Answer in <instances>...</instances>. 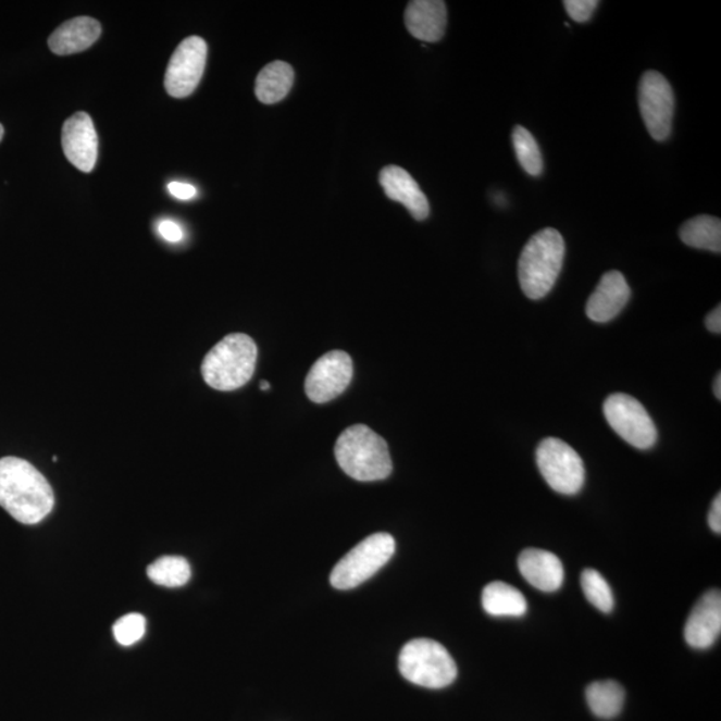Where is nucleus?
I'll use <instances>...</instances> for the list:
<instances>
[{"label": "nucleus", "mask_w": 721, "mask_h": 721, "mask_svg": "<svg viewBox=\"0 0 721 721\" xmlns=\"http://www.w3.org/2000/svg\"><path fill=\"white\" fill-rule=\"evenodd\" d=\"M49 481L30 462L17 457L0 459V507L22 524L40 523L54 509Z\"/></svg>", "instance_id": "nucleus-1"}, {"label": "nucleus", "mask_w": 721, "mask_h": 721, "mask_svg": "<svg viewBox=\"0 0 721 721\" xmlns=\"http://www.w3.org/2000/svg\"><path fill=\"white\" fill-rule=\"evenodd\" d=\"M334 453L339 468L363 483L388 478L393 471L388 443L366 425L357 424L344 431Z\"/></svg>", "instance_id": "nucleus-2"}, {"label": "nucleus", "mask_w": 721, "mask_h": 721, "mask_svg": "<svg viewBox=\"0 0 721 721\" xmlns=\"http://www.w3.org/2000/svg\"><path fill=\"white\" fill-rule=\"evenodd\" d=\"M564 257V238L556 228H543L527 240L519 261L520 286L527 298L542 300L554 289Z\"/></svg>", "instance_id": "nucleus-3"}, {"label": "nucleus", "mask_w": 721, "mask_h": 721, "mask_svg": "<svg viewBox=\"0 0 721 721\" xmlns=\"http://www.w3.org/2000/svg\"><path fill=\"white\" fill-rule=\"evenodd\" d=\"M258 357L253 338L231 334L209 351L202 362L204 383L221 391L243 388L253 377Z\"/></svg>", "instance_id": "nucleus-4"}, {"label": "nucleus", "mask_w": 721, "mask_h": 721, "mask_svg": "<svg viewBox=\"0 0 721 721\" xmlns=\"http://www.w3.org/2000/svg\"><path fill=\"white\" fill-rule=\"evenodd\" d=\"M398 670L420 687L442 689L457 678V666L448 649L432 638H413L401 649Z\"/></svg>", "instance_id": "nucleus-5"}, {"label": "nucleus", "mask_w": 721, "mask_h": 721, "mask_svg": "<svg viewBox=\"0 0 721 721\" xmlns=\"http://www.w3.org/2000/svg\"><path fill=\"white\" fill-rule=\"evenodd\" d=\"M395 552L396 542L389 533H374L337 562L331 583L336 589H353L376 574Z\"/></svg>", "instance_id": "nucleus-6"}, {"label": "nucleus", "mask_w": 721, "mask_h": 721, "mask_svg": "<svg viewBox=\"0 0 721 721\" xmlns=\"http://www.w3.org/2000/svg\"><path fill=\"white\" fill-rule=\"evenodd\" d=\"M537 467L557 494L573 496L583 489L585 467L582 457L560 438L543 439L536 450Z\"/></svg>", "instance_id": "nucleus-7"}, {"label": "nucleus", "mask_w": 721, "mask_h": 721, "mask_svg": "<svg viewBox=\"0 0 721 721\" xmlns=\"http://www.w3.org/2000/svg\"><path fill=\"white\" fill-rule=\"evenodd\" d=\"M604 415L624 442L637 449H650L658 442V430L647 409L636 398L614 393L604 402Z\"/></svg>", "instance_id": "nucleus-8"}, {"label": "nucleus", "mask_w": 721, "mask_h": 721, "mask_svg": "<svg viewBox=\"0 0 721 721\" xmlns=\"http://www.w3.org/2000/svg\"><path fill=\"white\" fill-rule=\"evenodd\" d=\"M638 105L650 137L666 140L672 132L675 97L664 76L658 72H647L638 85Z\"/></svg>", "instance_id": "nucleus-9"}, {"label": "nucleus", "mask_w": 721, "mask_h": 721, "mask_svg": "<svg viewBox=\"0 0 721 721\" xmlns=\"http://www.w3.org/2000/svg\"><path fill=\"white\" fill-rule=\"evenodd\" d=\"M208 45L201 37H189L174 51L165 75L169 96L186 98L196 91L207 67Z\"/></svg>", "instance_id": "nucleus-10"}, {"label": "nucleus", "mask_w": 721, "mask_h": 721, "mask_svg": "<svg viewBox=\"0 0 721 721\" xmlns=\"http://www.w3.org/2000/svg\"><path fill=\"white\" fill-rule=\"evenodd\" d=\"M353 378V361L341 350H333L316 360L304 381V391L315 403L334 400L348 389Z\"/></svg>", "instance_id": "nucleus-11"}, {"label": "nucleus", "mask_w": 721, "mask_h": 721, "mask_svg": "<svg viewBox=\"0 0 721 721\" xmlns=\"http://www.w3.org/2000/svg\"><path fill=\"white\" fill-rule=\"evenodd\" d=\"M64 156L80 172L91 173L98 160V136L91 116L78 111L62 128Z\"/></svg>", "instance_id": "nucleus-12"}, {"label": "nucleus", "mask_w": 721, "mask_h": 721, "mask_svg": "<svg viewBox=\"0 0 721 721\" xmlns=\"http://www.w3.org/2000/svg\"><path fill=\"white\" fill-rule=\"evenodd\" d=\"M721 632V595L712 589L692 609L684 626V638L695 649H708L717 643Z\"/></svg>", "instance_id": "nucleus-13"}, {"label": "nucleus", "mask_w": 721, "mask_h": 721, "mask_svg": "<svg viewBox=\"0 0 721 721\" xmlns=\"http://www.w3.org/2000/svg\"><path fill=\"white\" fill-rule=\"evenodd\" d=\"M631 289L623 274L617 271L602 275L596 290L586 302V315L592 321L606 324L617 319L629 303Z\"/></svg>", "instance_id": "nucleus-14"}, {"label": "nucleus", "mask_w": 721, "mask_h": 721, "mask_svg": "<svg viewBox=\"0 0 721 721\" xmlns=\"http://www.w3.org/2000/svg\"><path fill=\"white\" fill-rule=\"evenodd\" d=\"M380 184L385 195L391 201L400 202L418 221H424L430 215V202L407 170L400 166H386L381 170Z\"/></svg>", "instance_id": "nucleus-15"}, {"label": "nucleus", "mask_w": 721, "mask_h": 721, "mask_svg": "<svg viewBox=\"0 0 721 721\" xmlns=\"http://www.w3.org/2000/svg\"><path fill=\"white\" fill-rule=\"evenodd\" d=\"M519 570L526 582L538 591L556 592L564 584V565L559 557L548 550L525 549L519 557Z\"/></svg>", "instance_id": "nucleus-16"}, {"label": "nucleus", "mask_w": 721, "mask_h": 721, "mask_svg": "<svg viewBox=\"0 0 721 721\" xmlns=\"http://www.w3.org/2000/svg\"><path fill=\"white\" fill-rule=\"evenodd\" d=\"M406 25L414 38L424 42H438L447 30V4L442 0H414L408 4Z\"/></svg>", "instance_id": "nucleus-17"}, {"label": "nucleus", "mask_w": 721, "mask_h": 721, "mask_svg": "<svg viewBox=\"0 0 721 721\" xmlns=\"http://www.w3.org/2000/svg\"><path fill=\"white\" fill-rule=\"evenodd\" d=\"M102 26L90 16H78L63 23L49 38V47L57 55H72L85 51L97 42Z\"/></svg>", "instance_id": "nucleus-18"}, {"label": "nucleus", "mask_w": 721, "mask_h": 721, "mask_svg": "<svg viewBox=\"0 0 721 721\" xmlns=\"http://www.w3.org/2000/svg\"><path fill=\"white\" fill-rule=\"evenodd\" d=\"M481 601L484 611L495 618H523L527 611L525 596L502 582L486 585Z\"/></svg>", "instance_id": "nucleus-19"}, {"label": "nucleus", "mask_w": 721, "mask_h": 721, "mask_svg": "<svg viewBox=\"0 0 721 721\" xmlns=\"http://www.w3.org/2000/svg\"><path fill=\"white\" fill-rule=\"evenodd\" d=\"M295 84V70L289 63L275 61L261 70L257 76L256 96L260 102L274 104L291 90Z\"/></svg>", "instance_id": "nucleus-20"}, {"label": "nucleus", "mask_w": 721, "mask_h": 721, "mask_svg": "<svg viewBox=\"0 0 721 721\" xmlns=\"http://www.w3.org/2000/svg\"><path fill=\"white\" fill-rule=\"evenodd\" d=\"M680 238L691 248L709 250L720 253L721 222L717 216H695L680 227Z\"/></svg>", "instance_id": "nucleus-21"}, {"label": "nucleus", "mask_w": 721, "mask_h": 721, "mask_svg": "<svg viewBox=\"0 0 721 721\" xmlns=\"http://www.w3.org/2000/svg\"><path fill=\"white\" fill-rule=\"evenodd\" d=\"M625 691L618 682H595L586 688V701L591 711L601 719H613L623 709Z\"/></svg>", "instance_id": "nucleus-22"}, {"label": "nucleus", "mask_w": 721, "mask_h": 721, "mask_svg": "<svg viewBox=\"0 0 721 721\" xmlns=\"http://www.w3.org/2000/svg\"><path fill=\"white\" fill-rule=\"evenodd\" d=\"M148 576L152 583L175 588L189 583L191 568L184 557L165 556L149 565Z\"/></svg>", "instance_id": "nucleus-23"}, {"label": "nucleus", "mask_w": 721, "mask_h": 721, "mask_svg": "<svg viewBox=\"0 0 721 721\" xmlns=\"http://www.w3.org/2000/svg\"><path fill=\"white\" fill-rule=\"evenodd\" d=\"M512 140L515 156H518L520 166L524 169V172L532 175V177L540 175L544 161L535 137L525 127L515 126Z\"/></svg>", "instance_id": "nucleus-24"}, {"label": "nucleus", "mask_w": 721, "mask_h": 721, "mask_svg": "<svg viewBox=\"0 0 721 721\" xmlns=\"http://www.w3.org/2000/svg\"><path fill=\"white\" fill-rule=\"evenodd\" d=\"M582 588L586 600L592 606L604 613H611L614 607V599L611 586L601 573L595 570H585L582 573Z\"/></svg>", "instance_id": "nucleus-25"}, {"label": "nucleus", "mask_w": 721, "mask_h": 721, "mask_svg": "<svg viewBox=\"0 0 721 721\" xmlns=\"http://www.w3.org/2000/svg\"><path fill=\"white\" fill-rule=\"evenodd\" d=\"M113 633L121 646L130 647L145 636L146 619L139 613L125 614L114 624Z\"/></svg>", "instance_id": "nucleus-26"}, {"label": "nucleus", "mask_w": 721, "mask_h": 721, "mask_svg": "<svg viewBox=\"0 0 721 721\" xmlns=\"http://www.w3.org/2000/svg\"><path fill=\"white\" fill-rule=\"evenodd\" d=\"M567 13L573 21L579 23L588 22L594 15L599 2L597 0H567L564 2Z\"/></svg>", "instance_id": "nucleus-27"}, {"label": "nucleus", "mask_w": 721, "mask_h": 721, "mask_svg": "<svg viewBox=\"0 0 721 721\" xmlns=\"http://www.w3.org/2000/svg\"><path fill=\"white\" fill-rule=\"evenodd\" d=\"M158 233L161 234L163 239L169 240V243L177 244L184 239V231L177 224V222L163 220L158 224Z\"/></svg>", "instance_id": "nucleus-28"}, {"label": "nucleus", "mask_w": 721, "mask_h": 721, "mask_svg": "<svg viewBox=\"0 0 721 721\" xmlns=\"http://www.w3.org/2000/svg\"><path fill=\"white\" fill-rule=\"evenodd\" d=\"M167 189L170 195L178 199H184V201L197 196L196 187L189 184H184V182H170Z\"/></svg>", "instance_id": "nucleus-29"}, {"label": "nucleus", "mask_w": 721, "mask_h": 721, "mask_svg": "<svg viewBox=\"0 0 721 721\" xmlns=\"http://www.w3.org/2000/svg\"><path fill=\"white\" fill-rule=\"evenodd\" d=\"M708 524L709 527L714 533H718L720 535L721 532V496L720 494L714 498L711 507V511H709L708 514Z\"/></svg>", "instance_id": "nucleus-30"}, {"label": "nucleus", "mask_w": 721, "mask_h": 721, "mask_svg": "<svg viewBox=\"0 0 721 721\" xmlns=\"http://www.w3.org/2000/svg\"><path fill=\"white\" fill-rule=\"evenodd\" d=\"M706 326H707V330L709 332H712L714 334H720L721 333V308H720V304H718V307L714 308L712 310V312L707 315Z\"/></svg>", "instance_id": "nucleus-31"}, {"label": "nucleus", "mask_w": 721, "mask_h": 721, "mask_svg": "<svg viewBox=\"0 0 721 721\" xmlns=\"http://www.w3.org/2000/svg\"><path fill=\"white\" fill-rule=\"evenodd\" d=\"M713 393L714 396H717L718 400H721V374H718L717 380H714L713 384Z\"/></svg>", "instance_id": "nucleus-32"}, {"label": "nucleus", "mask_w": 721, "mask_h": 721, "mask_svg": "<svg viewBox=\"0 0 721 721\" xmlns=\"http://www.w3.org/2000/svg\"><path fill=\"white\" fill-rule=\"evenodd\" d=\"M261 389H262V390H269V389H271V385H269L268 381H262V383H261Z\"/></svg>", "instance_id": "nucleus-33"}, {"label": "nucleus", "mask_w": 721, "mask_h": 721, "mask_svg": "<svg viewBox=\"0 0 721 721\" xmlns=\"http://www.w3.org/2000/svg\"><path fill=\"white\" fill-rule=\"evenodd\" d=\"M3 136H4V128L2 125H0V142H2Z\"/></svg>", "instance_id": "nucleus-34"}]
</instances>
